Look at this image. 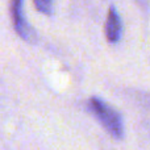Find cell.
<instances>
[{"instance_id": "cell-1", "label": "cell", "mask_w": 150, "mask_h": 150, "mask_svg": "<svg viewBox=\"0 0 150 150\" xmlns=\"http://www.w3.org/2000/svg\"><path fill=\"white\" fill-rule=\"evenodd\" d=\"M87 108L113 138L121 140L124 137V122L121 116L108 103L101 100L100 98L93 96L88 100Z\"/></svg>"}, {"instance_id": "cell-2", "label": "cell", "mask_w": 150, "mask_h": 150, "mask_svg": "<svg viewBox=\"0 0 150 150\" xmlns=\"http://www.w3.org/2000/svg\"><path fill=\"white\" fill-rule=\"evenodd\" d=\"M23 7L24 0H11V16H12L13 28L18 37H21L25 42L33 44L37 41V34L36 30L26 21Z\"/></svg>"}, {"instance_id": "cell-3", "label": "cell", "mask_w": 150, "mask_h": 150, "mask_svg": "<svg viewBox=\"0 0 150 150\" xmlns=\"http://www.w3.org/2000/svg\"><path fill=\"white\" fill-rule=\"evenodd\" d=\"M122 34V24L121 17L115 7H109L108 15H107L105 21V36L108 42L111 44H117L121 38Z\"/></svg>"}, {"instance_id": "cell-4", "label": "cell", "mask_w": 150, "mask_h": 150, "mask_svg": "<svg viewBox=\"0 0 150 150\" xmlns=\"http://www.w3.org/2000/svg\"><path fill=\"white\" fill-rule=\"evenodd\" d=\"M34 7L38 12L50 16L53 13V0H33Z\"/></svg>"}]
</instances>
